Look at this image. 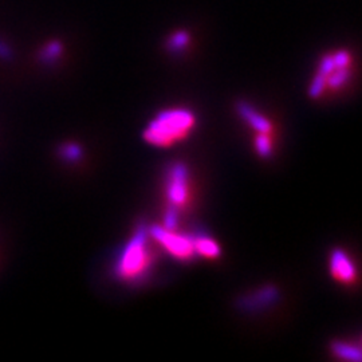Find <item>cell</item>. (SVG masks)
Segmentation results:
<instances>
[{"instance_id": "11", "label": "cell", "mask_w": 362, "mask_h": 362, "mask_svg": "<svg viewBox=\"0 0 362 362\" xmlns=\"http://www.w3.org/2000/svg\"><path fill=\"white\" fill-rule=\"evenodd\" d=\"M189 42H191L189 33L185 30H179L169 35L168 40H167V49L170 52H181L188 47Z\"/></svg>"}, {"instance_id": "3", "label": "cell", "mask_w": 362, "mask_h": 362, "mask_svg": "<svg viewBox=\"0 0 362 362\" xmlns=\"http://www.w3.org/2000/svg\"><path fill=\"white\" fill-rule=\"evenodd\" d=\"M148 231L149 236L163 247L170 257L181 262H188L196 257L192 235L177 233L176 230H167L158 224L148 226Z\"/></svg>"}, {"instance_id": "6", "label": "cell", "mask_w": 362, "mask_h": 362, "mask_svg": "<svg viewBox=\"0 0 362 362\" xmlns=\"http://www.w3.org/2000/svg\"><path fill=\"white\" fill-rule=\"evenodd\" d=\"M279 298L278 288L275 286H266L263 288H259L257 291L251 293L250 296L242 298L239 300V306L247 311H257L266 309L272 306L274 302Z\"/></svg>"}, {"instance_id": "5", "label": "cell", "mask_w": 362, "mask_h": 362, "mask_svg": "<svg viewBox=\"0 0 362 362\" xmlns=\"http://www.w3.org/2000/svg\"><path fill=\"white\" fill-rule=\"evenodd\" d=\"M329 272L333 279L344 285H351L357 279V269L342 248L332 250L329 255Z\"/></svg>"}, {"instance_id": "13", "label": "cell", "mask_w": 362, "mask_h": 362, "mask_svg": "<svg viewBox=\"0 0 362 362\" xmlns=\"http://www.w3.org/2000/svg\"><path fill=\"white\" fill-rule=\"evenodd\" d=\"M272 136V134L270 133H257V136H255L254 145H255L257 153L263 158H270L274 152Z\"/></svg>"}, {"instance_id": "14", "label": "cell", "mask_w": 362, "mask_h": 362, "mask_svg": "<svg viewBox=\"0 0 362 362\" xmlns=\"http://www.w3.org/2000/svg\"><path fill=\"white\" fill-rule=\"evenodd\" d=\"M82 149L81 146L74 143L64 144L59 148V156L69 163H77L82 158Z\"/></svg>"}, {"instance_id": "16", "label": "cell", "mask_w": 362, "mask_h": 362, "mask_svg": "<svg viewBox=\"0 0 362 362\" xmlns=\"http://www.w3.org/2000/svg\"><path fill=\"white\" fill-rule=\"evenodd\" d=\"M11 57H13L11 49L0 40V58H3V59H11Z\"/></svg>"}, {"instance_id": "9", "label": "cell", "mask_w": 362, "mask_h": 362, "mask_svg": "<svg viewBox=\"0 0 362 362\" xmlns=\"http://www.w3.org/2000/svg\"><path fill=\"white\" fill-rule=\"evenodd\" d=\"M332 353L341 358V360H346V361H361V350L357 346H353L346 342L342 341H334L330 345Z\"/></svg>"}, {"instance_id": "2", "label": "cell", "mask_w": 362, "mask_h": 362, "mask_svg": "<svg viewBox=\"0 0 362 362\" xmlns=\"http://www.w3.org/2000/svg\"><path fill=\"white\" fill-rule=\"evenodd\" d=\"M151 255L148 226L140 224L117 255L113 266L117 279L130 284L144 279L152 266Z\"/></svg>"}, {"instance_id": "8", "label": "cell", "mask_w": 362, "mask_h": 362, "mask_svg": "<svg viewBox=\"0 0 362 362\" xmlns=\"http://www.w3.org/2000/svg\"><path fill=\"white\" fill-rule=\"evenodd\" d=\"M194 246L196 255L207 259L219 258L221 255V248L219 243L208 236L207 233H199L194 236Z\"/></svg>"}, {"instance_id": "1", "label": "cell", "mask_w": 362, "mask_h": 362, "mask_svg": "<svg viewBox=\"0 0 362 362\" xmlns=\"http://www.w3.org/2000/svg\"><path fill=\"white\" fill-rule=\"evenodd\" d=\"M196 125L194 112L187 107H170L161 110L148 122L143 132L146 144L167 149L187 139Z\"/></svg>"}, {"instance_id": "10", "label": "cell", "mask_w": 362, "mask_h": 362, "mask_svg": "<svg viewBox=\"0 0 362 362\" xmlns=\"http://www.w3.org/2000/svg\"><path fill=\"white\" fill-rule=\"evenodd\" d=\"M350 77H351L350 67H336L330 73V76L326 78V88L332 90H339L344 85L349 82Z\"/></svg>"}, {"instance_id": "7", "label": "cell", "mask_w": 362, "mask_h": 362, "mask_svg": "<svg viewBox=\"0 0 362 362\" xmlns=\"http://www.w3.org/2000/svg\"><path fill=\"white\" fill-rule=\"evenodd\" d=\"M236 112L251 129L255 130L257 133L272 134L274 127H272V121L267 117L263 116L262 113H259L257 109H254L246 101H240L236 104Z\"/></svg>"}, {"instance_id": "12", "label": "cell", "mask_w": 362, "mask_h": 362, "mask_svg": "<svg viewBox=\"0 0 362 362\" xmlns=\"http://www.w3.org/2000/svg\"><path fill=\"white\" fill-rule=\"evenodd\" d=\"M62 52H64L62 43L59 40H52L39 52V61L42 64H52L62 55Z\"/></svg>"}, {"instance_id": "4", "label": "cell", "mask_w": 362, "mask_h": 362, "mask_svg": "<svg viewBox=\"0 0 362 362\" xmlns=\"http://www.w3.org/2000/svg\"><path fill=\"white\" fill-rule=\"evenodd\" d=\"M165 194L169 206L181 209L189 203V169L184 163L169 165L165 181Z\"/></svg>"}, {"instance_id": "15", "label": "cell", "mask_w": 362, "mask_h": 362, "mask_svg": "<svg viewBox=\"0 0 362 362\" xmlns=\"http://www.w3.org/2000/svg\"><path fill=\"white\" fill-rule=\"evenodd\" d=\"M179 212L180 209H177L173 206H169L165 211L164 215V226L167 230H177V224H179Z\"/></svg>"}]
</instances>
